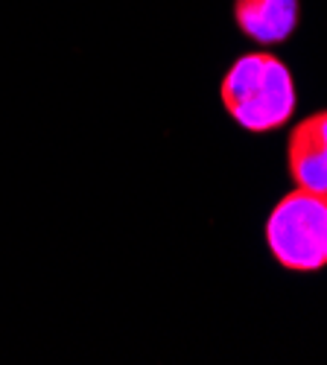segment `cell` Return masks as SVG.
<instances>
[{"label": "cell", "mask_w": 327, "mask_h": 365, "mask_svg": "<svg viewBox=\"0 0 327 365\" xmlns=\"http://www.w3.org/2000/svg\"><path fill=\"white\" fill-rule=\"evenodd\" d=\"M219 97L234 123L254 135L284 129L299 106L289 68L266 50L237 58L222 76Z\"/></svg>", "instance_id": "1"}, {"label": "cell", "mask_w": 327, "mask_h": 365, "mask_svg": "<svg viewBox=\"0 0 327 365\" xmlns=\"http://www.w3.org/2000/svg\"><path fill=\"white\" fill-rule=\"evenodd\" d=\"M266 246L289 272H318L327 266V196L313 190L286 193L266 220Z\"/></svg>", "instance_id": "2"}, {"label": "cell", "mask_w": 327, "mask_h": 365, "mask_svg": "<svg viewBox=\"0 0 327 365\" xmlns=\"http://www.w3.org/2000/svg\"><path fill=\"white\" fill-rule=\"evenodd\" d=\"M286 167L299 187L327 196V108L304 117L289 132Z\"/></svg>", "instance_id": "3"}, {"label": "cell", "mask_w": 327, "mask_h": 365, "mask_svg": "<svg viewBox=\"0 0 327 365\" xmlns=\"http://www.w3.org/2000/svg\"><path fill=\"white\" fill-rule=\"evenodd\" d=\"M234 24L257 44H284L299 24V0H234Z\"/></svg>", "instance_id": "4"}]
</instances>
